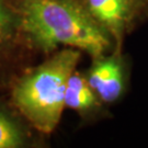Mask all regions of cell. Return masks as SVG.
Listing matches in <instances>:
<instances>
[{
  "label": "cell",
  "instance_id": "cell-5",
  "mask_svg": "<svg viewBox=\"0 0 148 148\" xmlns=\"http://www.w3.org/2000/svg\"><path fill=\"white\" fill-rule=\"evenodd\" d=\"M97 103L93 89L88 80L76 70L69 76L65 93V108L85 111Z\"/></svg>",
  "mask_w": 148,
  "mask_h": 148
},
{
  "label": "cell",
  "instance_id": "cell-1",
  "mask_svg": "<svg viewBox=\"0 0 148 148\" xmlns=\"http://www.w3.org/2000/svg\"><path fill=\"white\" fill-rule=\"evenodd\" d=\"M30 46L49 53L58 46L99 57L109 47L103 27L77 0H10Z\"/></svg>",
  "mask_w": 148,
  "mask_h": 148
},
{
  "label": "cell",
  "instance_id": "cell-7",
  "mask_svg": "<svg viewBox=\"0 0 148 148\" xmlns=\"http://www.w3.org/2000/svg\"><path fill=\"white\" fill-rule=\"evenodd\" d=\"M124 86L123 80V70L121 65L115 68V70L112 73L109 77V79L104 82V85L97 91L101 99L106 102H113L121 95Z\"/></svg>",
  "mask_w": 148,
  "mask_h": 148
},
{
  "label": "cell",
  "instance_id": "cell-6",
  "mask_svg": "<svg viewBox=\"0 0 148 148\" xmlns=\"http://www.w3.org/2000/svg\"><path fill=\"white\" fill-rule=\"evenodd\" d=\"M27 136L22 126L5 106L0 104V148L24 146Z\"/></svg>",
  "mask_w": 148,
  "mask_h": 148
},
{
  "label": "cell",
  "instance_id": "cell-2",
  "mask_svg": "<svg viewBox=\"0 0 148 148\" xmlns=\"http://www.w3.org/2000/svg\"><path fill=\"white\" fill-rule=\"evenodd\" d=\"M79 59V49L63 48L12 81L11 103L37 132L51 134L59 124L67 81Z\"/></svg>",
  "mask_w": 148,
  "mask_h": 148
},
{
  "label": "cell",
  "instance_id": "cell-3",
  "mask_svg": "<svg viewBox=\"0 0 148 148\" xmlns=\"http://www.w3.org/2000/svg\"><path fill=\"white\" fill-rule=\"evenodd\" d=\"M27 43L20 19L10 0H0V89L7 82L5 71L18 44Z\"/></svg>",
  "mask_w": 148,
  "mask_h": 148
},
{
  "label": "cell",
  "instance_id": "cell-4",
  "mask_svg": "<svg viewBox=\"0 0 148 148\" xmlns=\"http://www.w3.org/2000/svg\"><path fill=\"white\" fill-rule=\"evenodd\" d=\"M130 0H88V10L102 27L119 36L130 16Z\"/></svg>",
  "mask_w": 148,
  "mask_h": 148
}]
</instances>
